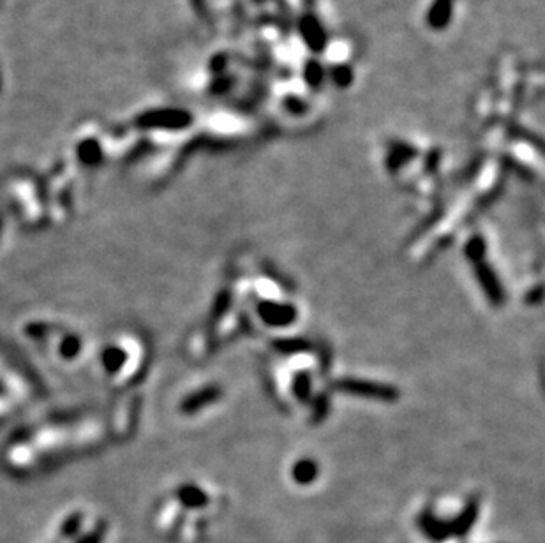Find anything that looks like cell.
<instances>
[{
	"label": "cell",
	"instance_id": "cell-1",
	"mask_svg": "<svg viewBox=\"0 0 545 543\" xmlns=\"http://www.w3.org/2000/svg\"><path fill=\"white\" fill-rule=\"evenodd\" d=\"M76 529H78V517H74V519H71L69 522H67V528H64L62 533L66 536H71Z\"/></svg>",
	"mask_w": 545,
	"mask_h": 543
},
{
	"label": "cell",
	"instance_id": "cell-2",
	"mask_svg": "<svg viewBox=\"0 0 545 543\" xmlns=\"http://www.w3.org/2000/svg\"><path fill=\"white\" fill-rule=\"evenodd\" d=\"M101 542V533H92L87 538H83L80 543H99Z\"/></svg>",
	"mask_w": 545,
	"mask_h": 543
}]
</instances>
